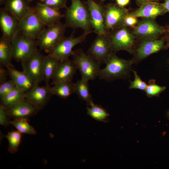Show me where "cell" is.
Segmentation results:
<instances>
[{
  "instance_id": "obj_1",
  "label": "cell",
  "mask_w": 169,
  "mask_h": 169,
  "mask_svg": "<svg viewBox=\"0 0 169 169\" xmlns=\"http://www.w3.org/2000/svg\"><path fill=\"white\" fill-rule=\"evenodd\" d=\"M70 7H67L63 14L66 28L74 30L79 28L88 35L93 32L90 20L89 10L86 2L71 0Z\"/></svg>"
},
{
  "instance_id": "obj_2",
  "label": "cell",
  "mask_w": 169,
  "mask_h": 169,
  "mask_svg": "<svg viewBox=\"0 0 169 169\" xmlns=\"http://www.w3.org/2000/svg\"><path fill=\"white\" fill-rule=\"evenodd\" d=\"M105 67L100 69L98 77L100 79L110 82L119 79H129L133 64L131 60L120 58L113 52L103 61Z\"/></svg>"
},
{
  "instance_id": "obj_3",
  "label": "cell",
  "mask_w": 169,
  "mask_h": 169,
  "mask_svg": "<svg viewBox=\"0 0 169 169\" xmlns=\"http://www.w3.org/2000/svg\"><path fill=\"white\" fill-rule=\"evenodd\" d=\"M72 56L73 60L80 72L81 79L89 81L94 80L98 76L100 65L88 55L82 49L73 50Z\"/></svg>"
},
{
  "instance_id": "obj_4",
  "label": "cell",
  "mask_w": 169,
  "mask_h": 169,
  "mask_svg": "<svg viewBox=\"0 0 169 169\" xmlns=\"http://www.w3.org/2000/svg\"><path fill=\"white\" fill-rule=\"evenodd\" d=\"M107 34L114 52L125 50L132 54L136 38L128 27L123 25Z\"/></svg>"
},
{
  "instance_id": "obj_5",
  "label": "cell",
  "mask_w": 169,
  "mask_h": 169,
  "mask_svg": "<svg viewBox=\"0 0 169 169\" xmlns=\"http://www.w3.org/2000/svg\"><path fill=\"white\" fill-rule=\"evenodd\" d=\"M88 35L84 33L75 37L72 33L69 36H64L50 51L48 55L59 62L69 59V57L72 55L74 47L84 42Z\"/></svg>"
},
{
  "instance_id": "obj_6",
  "label": "cell",
  "mask_w": 169,
  "mask_h": 169,
  "mask_svg": "<svg viewBox=\"0 0 169 169\" xmlns=\"http://www.w3.org/2000/svg\"><path fill=\"white\" fill-rule=\"evenodd\" d=\"M140 40L138 44L136 43L132 53L133 57L131 60L133 64H136L151 54L165 49V42L163 38Z\"/></svg>"
},
{
  "instance_id": "obj_7",
  "label": "cell",
  "mask_w": 169,
  "mask_h": 169,
  "mask_svg": "<svg viewBox=\"0 0 169 169\" xmlns=\"http://www.w3.org/2000/svg\"><path fill=\"white\" fill-rule=\"evenodd\" d=\"M129 11L116 3H110L104 5V27L105 33L124 25V21Z\"/></svg>"
},
{
  "instance_id": "obj_8",
  "label": "cell",
  "mask_w": 169,
  "mask_h": 169,
  "mask_svg": "<svg viewBox=\"0 0 169 169\" xmlns=\"http://www.w3.org/2000/svg\"><path fill=\"white\" fill-rule=\"evenodd\" d=\"M66 28L64 24L60 22L47 27L36 40L38 46L41 50L49 53L64 36Z\"/></svg>"
},
{
  "instance_id": "obj_9",
  "label": "cell",
  "mask_w": 169,
  "mask_h": 169,
  "mask_svg": "<svg viewBox=\"0 0 169 169\" xmlns=\"http://www.w3.org/2000/svg\"><path fill=\"white\" fill-rule=\"evenodd\" d=\"M13 59L21 62L38 49L36 40L30 38L19 31L12 42Z\"/></svg>"
},
{
  "instance_id": "obj_10",
  "label": "cell",
  "mask_w": 169,
  "mask_h": 169,
  "mask_svg": "<svg viewBox=\"0 0 169 169\" xmlns=\"http://www.w3.org/2000/svg\"><path fill=\"white\" fill-rule=\"evenodd\" d=\"M164 26L159 24L155 19L142 18L138 21L131 32L136 39L159 38L164 34Z\"/></svg>"
},
{
  "instance_id": "obj_11",
  "label": "cell",
  "mask_w": 169,
  "mask_h": 169,
  "mask_svg": "<svg viewBox=\"0 0 169 169\" xmlns=\"http://www.w3.org/2000/svg\"><path fill=\"white\" fill-rule=\"evenodd\" d=\"M113 52L108 37L104 34H97L86 53L101 65Z\"/></svg>"
},
{
  "instance_id": "obj_12",
  "label": "cell",
  "mask_w": 169,
  "mask_h": 169,
  "mask_svg": "<svg viewBox=\"0 0 169 169\" xmlns=\"http://www.w3.org/2000/svg\"><path fill=\"white\" fill-rule=\"evenodd\" d=\"M44 56L38 49L21 62L23 71L34 83L39 84L43 81L42 69Z\"/></svg>"
},
{
  "instance_id": "obj_13",
  "label": "cell",
  "mask_w": 169,
  "mask_h": 169,
  "mask_svg": "<svg viewBox=\"0 0 169 169\" xmlns=\"http://www.w3.org/2000/svg\"><path fill=\"white\" fill-rule=\"evenodd\" d=\"M45 27L31 7L28 13L20 20L19 32L30 38L37 40Z\"/></svg>"
},
{
  "instance_id": "obj_14",
  "label": "cell",
  "mask_w": 169,
  "mask_h": 169,
  "mask_svg": "<svg viewBox=\"0 0 169 169\" xmlns=\"http://www.w3.org/2000/svg\"><path fill=\"white\" fill-rule=\"evenodd\" d=\"M20 20L4 8L0 9V27L2 37L12 42L19 30Z\"/></svg>"
},
{
  "instance_id": "obj_15",
  "label": "cell",
  "mask_w": 169,
  "mask_h": 169,
  "mask_svg": "<svg viewBox=\"0 0 169 169\" xmlns=\"http://www.w3.org/2000/svg\"><path fill=\"white\" fill-rule=\"evenodd\" d=\"M86 2L93 32L97 34H106L104 27L103 3L97 0H86Z\"/></svg>"
},
{
  "instance_id": "obj_16",
  "label": "cell",
  "mask_w": 169,
  "mask_h": 169,
  "mask_svg": "<svg viewBox=\"0 0 169 169\" xmlns=\"http://www.w3.org/2000/svg\"><path fill=\"white\" fill-rule=\"evenodd\" d=\"M6 109L8 117L14 119H28L36 115L40 110L25 98Z\"/></svg>"
},
{
  "instance_id": "obj_17",
  "label": "cell",
  "mask_w": 169,
  "mask_h": 169,
  "mask_svg": "<svg viewBox=\"0 0 169 169\" xmlns=\"http://www.w3.org/2000/svg\"><path fill=\"white\" fill-rule=\"evenodd\" d=\"M50 87L40 86L39 84L34 83L31 89L25 93V98L41 110L46 105L53 95Z\"/></svg>"
},
{
  "instance_id": "obj_18",
  "label": "cell",
  "mask_w": 169,
  "mask_h": 169,
  "mask_svg": "<svg viewBox=\"0 0 169 169\" xmlns=\"http://www.w3.org/2000/svg\"><path fill=\"white\" fill-rule=\"evenodd\" d=\"M33 8L34 12L42 23L47 27L60 22L64 18L60 10L38 3Z\"/></svg>"
},
{
  "instance_id": "obj_19",
  "label": "cell",
  "mask_w": 169,
  "mask_h": 169,
  "mask_svg": "<svg viewBox=\"0 0 169 169\" xmlns=\"http://www.w3.org/2000/svg\"><path fill=\"white\" fill-rule=\"evenodd\" d=\"M78 69L75 63L69 59L59 62L52 78L54 84L56 83L72 81Z\"/></svg>"
},
{
  "instance_id": "obj_20",
  "label": "cell",
  "mask_w": 169,
  "mask_h": 169,
  "mask_svg": "<svg viewBox=\"0 0 169 169\" xmlns=\"http://www.w3.org/2000/svg\"><path fill=\"white\" fill-rule=\"evenodd\" d=\"M166 13L160 3L152 2L143 4L134 11L129 12L128 15L137 18L155 19L158 16Z\"/></svg>"
},
{
  "instance_id": "obj_21",
  "label": "cell",
  "mask_w": 169,
  "mask_h": 169,
  "mask_svg": "<svg viewBox=\"0 0 169 169\" xmlns=\"http://www.w3.org/2000/svg\"><path fill=\"white\" fill-rule=\"evenodd\" d=\"M7 69L8 75L16 87L25 93L28 91L33 88L34 82L24 72L17 70L14 66Z\"/></svg>"
},
{
  "instance_id": "obj_22",
  "label": "cell",
  "mask_w": 169,
  "mask_h": 169,
  "mask_svg": "<svg viewBox=\"0 0 169 169\" xmlns=\"http://www.w3.org/2000/svg\"><path fill=\"white\" fill-rule=\"evenodd\" d=\"M29 3L28 0H7L3 8L20 20L29 12Z\"/></svg>"
},
{
  "instance_id": "obj_23",
  "label": "cell",
  "mask_w": 169,
  "mask_h": 169,
  "mask_svg": "<svg viewBox=\"0 0 169 169\" xmlns=\"http://www.w3.org/2000/svg\"><path fill=\"white\" fill-rule=\"evenodd\" d=\"M12 42L2 36L0 38V66L7 68L13 66L12 64Z\"/></svg>"
},
{
  "instance_id": "obj_24",
  "label": "cell",
  "mask_w": 169,
  "mask_h": 169,
  "mask_svg": "<svg viewBox=\"0 0 169 169\" xmlns=\"http://www.w3.org/2000/svg\"><path fill=\"white\" fill-rule=\"evenodd\" d=\"M59 61L49 55L44 56L42 69L43 81L45 86L49 87V82Z\"/></svg>"
},
{
  "instance_id": "obj_25",
  "label": "cell",
  "mask_w": 169,
  "mask_h": 169,
  "mask_svg": "<svg viewBox=\"0 0 169 169\" xmlns=\"http://www.w3.org/2000/svg\"><path fill=\"white\" fill-rule=\"evenodd\" d=\"M50 87L51 93L61 98L66 99L74 93V84L72 81L60 82Z\"/></svg>"
},
{
  "instance_id": "obj_26",
  "label": "cell",
  "mask_w": 169,
  "mask_h": 169,
  "mask_svg": "<svg viewBox=\"0 0 169 169\" xmlns=\"http://www.w3.org/2000/svg\"><path fill=\"white\" fill-rule=\"evenodd\" d=\"M88 81L81 79L74 83V93L85 101L88 106L94 103L89 89Z\"/></svg>"
},
{
  "instance_id": "obj_27",
  "label": "cell",
  "mask_w": 169,
  "mask_h": 169,
  "mask_svg": "<svg viewBox=\"0 0 169 169\" xmlns=\"http://www.w3.org/2000/svg\"><path fill=\"white\" fill-rule=\"evenodd\" d=\"M25 93L16 87L8 94L0 98V105L7 109L17 104L25 98Z\"/></svg>"
},
{
  "instance_id": "obj_28",
  "label": "cell",
  "mask_w": 169,
  "mask_h": 169,
  "mask_svg": "<svg viewBox=\"0 0 169 169\" xmlns=\"http://www.w3.org/2000/svg\"><path fill=\"white\" fill-rule=\"evenodd\" d=\"M87 114L96 120L103 122L109 121V114L100 105L94 103L87 108Z\"/></svg>"
},
{
  "instance_id": "obj_29",
  "label": "cell",
  "mask_w": 169,
  "mask_h": 169,
  "mask_svg": "<svg viewBox=\"0 0 169 169\" xmlns=\"http://www.w3.org/2000/svg\"><path fill=\"white\" fill-rule=\"evenodd\" d=\"M27 119H14L10 122L17 131L21 134L35 135L37 132L34 128L27 122Z\"/></svg>"
},
{
  "instance_id": "obj_30",
  "label": "cell",
  "mask_w": 169,
  "mask_h": 169,
  "mask_svg": "<svg viewBox=\"0 0 169 169\" xmlns=\"http://www.w3.org/2000/svg\"><path fill=\"white\" fill-rule=\"evenodd\" d=\"M21 133L18 131L9 132L6 136L8 142V150L11 153L16 152L20 143Z\"/></svg>"
},
{
  "instance_id": "obj_31",
  "label": "cell",
  "mask_w": 169,
  "mask_h": 169,
  "mask_svg": "<svg viewBox=\"0 0 169 169\" xmlns=\"http://www.w3.org/2000/svg\"><path fill=\"white\" fill-rule=\"evenodd\" d=\"M148 83L145 90L146 95L148 97L159 96V95L166 88L165 86H161L156 84L155 79H150Z\"/></svg>"
},
{
  "instance_id": "obj_32",
  "label": "cell",
  "mask_w": 169,
  "mask_h": 169,
  "mask_svg": "<svg viewBox=\"0 0 169 169\" xmlns=\"http://www.w3.org/2000/svg\"><path fill=\"white\" fill-rule=\"evenodd\" d=\"M134 73L135 79L134 81H130L129 89H137L142 90H145L147 84L143 81L138 75L137 72L134 70H132Z\"/></svg>"
},
{
  "instance_id": "obj_33",
  "label": "cell",
  "mask_w": 169,
  "mask_h": 169,
  "mask_svg": "<svg viewBox=\"0 0 169 169\" xmlns=\"http://www.w3.org/2000/svg\"><path fill=\"white\" fill-rule=\"evenodd\" d=\"M66 3L67 0H39L38 3L60 10L67 7Z\"/></svg>"
},
{
  "instance_id": "obj_34",
  "label": "cell",
  "mask_w": 169,
  "mask_h": 169,
  "mask_svg": "<svg viewBox=\"0 0 169 169\" xmlns=\"http://www.w3.org/2000/svg\"><path fill=\"white\" fill-rule=\"evenodd\" d=\"M16 87L11 80H7L0 84V97L1 98L8 94Z\"/></svg>"
},
{
  "instance_id": "obj_35",
  "label": "cell",
  "mask_w": 169,
  "mask_h": 169,
  "mask_svg": "<svg viewBox=\"0 0 169 169\" xmlns=\"http://www.w3.org/2000/svg\"><path fill=\"white\" fill-rule=\"evenodd\" d=\"M8 117L6 109L0 105V124L1 125L6 126L10 123V122L8 120Z\"/></svg>"
},
{
  "instance_id": "obj_36",
  "label": "cell",
  "mask_w": 169,
  "mask_h": 169,
  "mask_svg": "<svg viewBox=\"0 0 169 169\" xmlns=\"http://www.w3.org/2000/svg\"><path fill=\"white\" fill-rule=\"evenodd\" d=\"M138 20L137 18L128 15L125 17L124 21V25L128 27L134 28Z\"/></svg>"
},
{
  "instance_id": "obj_37",
  "label": "cell",
  "mask_w": 169,
  "mask_h": 169,
  "mask_svg": "<svg viewBox=\"0 0 169 169\" xmlns=\"http://www.w3.org/2000/svg\"><path fill=\"white\" fill-rule=\"evenodd\" d=\"M164 27L165 32L163 38L165 42V49H167L169 48V24Z\"/></svg>"
},
{
  "instance_id": "obj_38",
  "label": "cell",
  "mask_w": 169,
  "mask_h": 169,
  "mask_svg": "<svg viewBox=\"0 0 169 169\" xmlns=\"http://www.w3.org/2000/svg\"><path fill=\"white\" fill-rule=\"evenodd\" d=\"M8 75V70H5L3 66H0V84L7 80V76Z\"/></svg>"
},
{
  "instance_id": "obj_39",
  "label": "cell",
  "mask_w": 169,
  "mask_h": 169,
  "mask_svg": "<svg viewBox=\"0 0 169 169\" xmlns=\"http://www.w3.org/2000/svg\"><path fill=\"white\" fill-rule=\"evenodd\" d=\"M136 4L139 6H140L143 4L152 2L159 3L161 1L164 0H135Z\"/></svg>"
},
{
  "instance_id": "obj_40",
  "label": "cell",
  "mask_w": 169,
  "mask_h": 169,
  "mask_svg": "<svg viewBox=\"0 0 169 169\" xmlns=\"http://www.w3.org/2000/svg\"><path fill=\"white\" fill-rule=\"evenodd\" d=\"M116 3L120 7H125V6L128 5L130 0H115Z\"/></svg>"
},
{
  "instance_id": "obj_41",
  "label": "cell",
  "mask_w": 169,
  "mask_h": 169,
  "mask_svg": "<svg viewBox=\"0 0 169 169\" xmlns=\"http://www.w3.org/2000/svg\"><path fill=\"white\" fill-rule=\"evenodd\" d=\"M162 3H160L161 6L166 10V12L169 13V0H164Z\"/></svg>"
},
{
  "instance_id": "obj_42",
  "label": "cell",
  "mask_w": 169,
  "mask_h": 169,
  "mask_svg": "<svg viewBox=\"0 0 169 169\" xmlns=\"http://www.w3.org/2000/svg\"><path fill=\"white\" fill-rule=\"evenodd\" d=\"M7 0H0V5H2L3 3L4 4L5 3Z\"/></svg>"
},
{
  "instance_id": "obj_43",
  "label": "cell",
  "mask_w": 169,
  "mask_h": 169,
  "mask_svg": "<svg viewBox=\"0 0 169 169\" xmlns=\"http://www.w3.org/2000/svg\"><path fill=\"white\" fill-rule=\"evenodd\" d=\"M98 0V1H100V2L103 3L105 1L107 0ZM110 0L113 1L114 0Z\"/></svg>"
},
{
  "instance_id": "obj_44",
  "label": "cell",
  "mask_w": 169,
  "mask_h": 169,
  "mask_svg": "<svg viewBox=\"0 0 169 169\" xmlns=\"http://www.w3.org/2000/svg\"><path fill=\"white\" fill-rule=\"evenodd\" d=\"M28 1L30 3L31 2H32L34 0H28Z\"/></svg>"
},
{
  "instance_id": "obj_45",
  "label": "cell",
  "mask_w": 169,
  "mask_h": 169,
  "mask_svg": "<svg viewBox=\"0 0 169 169\" xmlns=\"http://www.w3.org/2000/svg\"><path fill=\"white\" fill-rule=\"evenodd\" d=\"M168 63H169V61H168Z\"/></svg>"
}]
</instances>
